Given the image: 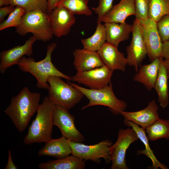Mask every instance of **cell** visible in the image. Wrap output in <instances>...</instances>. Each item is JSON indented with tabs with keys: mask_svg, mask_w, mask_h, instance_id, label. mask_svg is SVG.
I'll list each match as a JSON object with an SVG mask.
<instances>
[{
	"mask_svg": "<svg viewBox=\"0 0 169 169\" xmlns=\"http://www.w3.org/2000/svg\"><path fill=\"white\" fill-rule=\"evenodd\" d=\"M55 105L48 96L44 98L35 118L28 127V133L23 139L25 144L46 143L52 138Z\"/></svg>",
	"mask_w": 169,
	"mask_h": 169,
	"instance_id": "cell-3",
	"label": "cell"
},
{
	"mask_svg": "<svg viewBox=\"0 0 169 169\" xmlns=\"http://www.w3.org/2000/svg\"><path fill=\"white\" fill-rule=\"evenodd\" d=\"M114 70L105 64L99 68L84 71H77L72 80L91 89H99L110 83Z\"/></svg>",
	"mask_w": 169,
	"mask_h": 169,
	"instance_id": "cell-10",
	"label": "cell"
},
{
	"mask_svg": "<svg viewBox=\"0 0 169 169\" xmlns=\"http://www.w3.org/2000/svg\"><path fill=\"white\" fill-rule=\"evenodd\" d=\"M136 18L142 25L146 24L149 18V0H134Z\"/></svg>",
	"mask_w": 169,
	"mask_h": 169,
	"instance_id": "cell-31",
	"label": "cell"
},
{
	"mask_svg": "<svg viewBox=\"0 0 169 169\" xmlns=\"http://www.w3.org/2000/svg\"><path fill=\"white\" fill-rule=\"evenodd\" d=\"M156 23L149 18L146 24H142L147 55L151 61L157 58L162 57V42L157 30Z\"/></svg>",
	"mask_w": 169,
	"mask_h": 169,
	"instance_id": "cell-15",
	"label": "cell"
},
{
	"mask_svg": "<svg viewBox=\"0 0 169 169\" xmlns=\"http://www.w3.org/2000/svg\"><path fill=\"white\" fill-rule=\"evenodd\" d=\"M132 37L130 45L126 48L128 64L137 72L147 55L144 41L143 28L138 20L135 19L133 24Z\"/></svg>",
	"mask_w": 169,
	"mask_h": 169,
	"instance_id": "cell-9",
	"label": "cell"
},
{
	"mask_svg": "<svg viewBox=\"0 0 169 169\" xmlns=\"http://www.w3.org/2000/svg\"><path fill=\"white\" fill-rule=\"evenodd\" d=\"M15 7L16 6L11 4L1 7L0 8V22L1 23L3 21L6 16L12 13Z\"/></svg>",
	"mask_w": 169,
	"mask_h": 169,
	"instance_id": "cell-34",
	"label": "cell"
},
{
	"mask_svg": "<svg viewBox=\"0 0 169 169\" xmlns=\"http://www.w3.org/2000/svg\"><path fill=\"white\" fill-rule=\"evenodd\" d=\"M71 153L69 140L62 136L57 139L51 138L46 142L44 146L39 151L38 155L52 156L57 159L66 157Z\"/></svg>",
	"mask_w": 169,
	"mask_h": 169,
	"instance_id": "cell-20",
	"label": "cell"
},
{
	"mask_svg": "<svg viewBox=\"0 0 169 169\" xmlns=\"http://www.w3.org/2000/svg\"><path fill=\"white\" fill-rule=\"evenodd\" d=\"M162 59L161 57L157 58L149 64L141 65L133 80L142 84L149 90L154 88Z\"/></svg>",
	"mask_w": 169,
	"mask_h": 169,
	"instance_id": "cell-18",
	"label": "cell"
},
{
	"mask_svg": "<svg viewBox=\"0 0 169 169\" xmlns=\"http://www.w3.org/2000/svg\"><path fill=\"white\" fill-rule=\"evenodd\" d=\"M161 61L158 75L154 88L158 96L160 106L163 108H166L169 104V91L168 79L169 77L166 69Z\"/></svg>",
	"mask_w": 169,
	"mask_h": 169,
	"instance_id": "cell-24",
	"label": "cell"
},
{
	"mask_svg": "<svg viewBox=\"0 0 169 169\" xmlns=\"http://www.w3.org/2000/svg\"><path fill=\"white\" fill-rule=\"evenodd\" d=\"M74 120L75 117L69 113L68 110L55 105L53 116L54 125L60 130L62 136L68 140L82 143L85 138L76 128Z\"/></svg>",
	"mask_w": 169,
	"mask_h": 169,
	"instance_id": "cell-11",
	"label": "cell"
},
{
	"mask_svg": "<svg viewBox=\"0 0 169 169\" xmlns=\"http://www.w3.org/2000/svg\"><path fill=\"white\" fill-rule=\"evenodd\" d=\"M161 57L165 59L169 58V39L162 43Z\"/></svg>",
	"mask_w": 169,
	"mask_h": 169,
	"instance_id": "cell-35",
	"label": "cell"
},
{
	"mask_svg": "<svg viewBox=\"0 0 169 169\" xmlns=\"http://www.w3.org/2000/svg\"><path fill=\"white\" fill-rule=\"evenodd\" d=\"M124 124L125 125L132 128L136 132L139 139L143 143L145 146L144 150H138V154L145 155L149 158L152 162L151 167L152 169H167L168 168L164 164L161 163L156 158L153 151L150 147L149 143V138L147 135L146 130L133 122L124 119Z\"/></svg>",
	"mask_w": 169,
	"mask_h": 169,
	"instance_id": "cell-22",
	"label": "cell"
},
{
	"mask_svg": "<svg viewBox=\"0 0 169 169\" xmlns=\"http://www.w3.org/2000/svg\"><path fill=\"white\" fill-rule=\"evenodd\" d=\"M158 32L162 43L169 39V15H165L157 22Z\"/></svg>",
	"mask_w": 169,
	"mask_h": 169,
	"instance_id": "cell-32",
	"label": "cell"
},
{
	"mask_svg": "<svg viewBox=\"0 0 169 169\" xmlns=\"http://www.w3.org/2000/svg\"><path fill=\"white\" fill-rule=\"evenodd\" d=\"M146 131L150 141L169 139V120L159 118L147 128Z\"/></svg>",
	"mask_w": 169,
	"mask_h": 169,
	"instance_id": "cell-26",
	"label": "cell"
},
{
	"mask_svg": "<svg viewBox=\"0 0 169 169\" xmlns=\"http://www.w3.org/2000/svg\"><path fill=\"white\" fill-rule=\"evenodd\" d=\"M89 0H59L57 6H62L74 15L90 16L92 11L88 6Z\"/></svg>",
	"mask_w": 169,
	"mask_h": 169,
	"instance_id": "cell-27",
	"label": "cell"
},
{
	"mask_svg": "<svg viewBox=\"0 0 169 169\" xmlns=\"http://www.w3.org/2000/svg\"><path fill=\"white\" fill-rule=\"evenodd\" d=\"M158 109L156 101L153 100L142 110L134 112L123 111L120 114L125 119L131 121L146 130L160 118Z\"/></svg>",
	"mask_w": 169,
	"mask_h": 169,
	"instance_id": "cell-14",
	"label": "cell"
},
{
	"mask_svg": "<svg viewBox=\"0 0 169 169\" xmlns=\"http://www.w3.org/2000/svg\"><path fill=\"white\" fill-rule=\"evenodd\" d=\"M61 78L56 76L49 77L47 82L49 87L48 96L56 105L69 110L79 103L84 95L77 89L64 81Z\"/></svg>",
	"mask_w": 169,
	"mask_h": 169,
	"instance_id": "cell-6",
	"label": "cell"
},
{
	"mask_svg": "<svg viewBox=\"0 0 169 169\" xmlns=\"http://www.w3.org/2000/svg\"><path fill=\"white\" fill-rule=\"evenodd\" d=\"M57 45L55 43L49 44L47 47L45 57L40 61H36L33 58L24 56L18 62V65L19 69L24 72L30 73L36 78V85L38 88L48 90L49 86L47 80L50 76H58L68 81L72 80V77L59 71L52 62V54Z\"/></svg>",
	"mask_w": 169,
	"mask_h": 169,
	"instance_id": "cell-2",
	"label": "cell"
},
{
	"mask_svg": "<svg viewBox=\"0 0 169 169\" xmlns=\"http://www.w3.org/2000/svg\"><path fill=\"white\" fill-rule=\"evenodd\" d=\"M134 0H121L101 18V22L123 23L125 22L126 18L131 15H135Z\"/></svg>",
	"mask_w": 169,
	"mask_h": 169,
	"instance_id": "cell-19",
	"label": "cell"
},
{
	"mask_svg": "<svg viewBox=\"0 0 169 169\" xmlns=\"http://www.w3.org/2000/svg\"><path fill=\"white\" fill-rule=\"evenodd\" d=\"M114 0H99L97 7L91 9L98 15L97 22L100 21L102 18L111 9Z\"/></svg>",
	"mask_w": 169,
	"mask_h": 169,
	"instance_id": "cell-33",
	"label": "cell"
},
{
	"mask_svg": "<svg viewBox=\"0 0 169 169\" xmlns=\"http://www.w3.org/2000/svg\"><path fill=\"white\" fill-rule=\"evenodd\" d=\"M10 4L19 6L26 12L39 10L47 13L48 0H10Z\"/></svg>",
	"mask_w": 169,
	"mask_h": 169,
	"instance_id": "cell-29",
	"label": "cell"
},
{
	"mask_svg": "<svg viewBox=\"0 0 169 169\" xmlns=\"http://www.w3.org/2000/svg\"><path fill=\"white\" fill-rule=\"evenodd\" d=\"M105 25L106 35V42L117 47L120 43L129 39L133 29V25L126 22L106 23Z\"/></svg>",
	"mask_w": 169,
	"mask_h": 169,
	"instance_id": "cell-21",
	"label": "cell"
},
{
	"mask_svg": "<svg viewBox=\"0 0 169 169\" xmlns=\"http://www.w3.org/2000/svg\"><path fill=\"white\" fill-rule=\"evenodd\" d=\"M26 13V11L23 8L16 6L7 18L1 23L0 31L10 27L16 28L19 25L23 16Z\"/></svg>",
	"mask_w": 169,
	"mask_h": 169,
	"instance_id": "cell-30",
	"label": "cell"
},
{
	"mask_svg": "<svg viewBox=\"0 0 169 169\" xmlns=\"http://www.w3.org/2000/svg\"><path fill=\"white\" fill-rule=\"evenodd\" d=\"M59 0H48L47 13H49L56 6Z\"/></svg>",
	"mask_w": 169,
	"mask_h": 169,
	"instance_id": "cell-37",
	"label": "cell"
},
{
	"mask_svg": "<svg viewBox=\"0 0 169 169\" xmlns=\"http://www.w3.org/2000/svg\"><path fill=\"white\" fill-rule=\"evenodd\" d=\"M97 52L104 64L113 70L125 71L127 60L118 47L106 42Z\"/></svg>",
	"mask_w": 169,
	"mask_h": 169,
	"instance_id": "cell-16",
	"label": "cell"
},
{
	"mask_svg": "<svg viewBox=\"0 0 169 169\" xmlns=\"http://www.w3.org/2000/svg\"><path fill=\"white\" fill-rule=\"evenodd\" d=\"M16 28V33L20 36L31 33L36 40L44 42L51 40L54 36L49 14L39 10L26 12Z\"/></svg>",
	"mask_w": 169,
	"mask_h": 169,
	"instance_id": "cell-4",
	"label": "cell"
},
{
	"mask_svg": "<svg viewBox=\"0 0 169 169\" xmlns=\"http://www.w3.org/2000/svg\"><path fill=\"white\" fill-rule=\"evenodd\" d=\"M67 82L80 90L89 100L88 104L82 107V110L91 106L103 105L108 107L114 114L118 115L127 108L126 103L118 99L114 94L111 83L106 87L96 90L84 88L69 81Z\"/></svg>",
	"mask_w": 169,
	"mask_h": 169,
	"instance_id": "cell-5",
	"label": "cell"
},
{
	"mask_svg": "<svg viewBox=\"0 0 169 169\" xmlns=\"http://www.w3.org/2000/svg\"><path fill=\"white\" fill-rule=\"evenodd\" d=\"M163 63L166 69L169 76V58L163 60Z\"/></svg>",
	"mask_w": 169,
	"mask_h": 169,
	"instance_id": "cell-38",
	"label": "cell"
},
{
	"mask_svg": "<svg viewBox=\"0 0 169 169\" xmlns=\"http://www.w3.org/2000/svg\"><path fill=\"white\" fill-rule=\"evenodd\" d=\"M71 155L84 161L90 160L97 163L103 158L107 162L110 161L109 147L112 142L109 140L102 141L94 145H88L69 140Z\"/></svg>",
	"mask_w": 169,
	"mask_h": 169,
	"instance_id": "cell-8",
	"label": "cell"
},
{
	"mask_svg": "<svg viewBox=\"0 0 169 169\" xmlns=\"http://www.w3.org/2000/svg\"><path fill=\"white\" fill-rule=\"evenodd\" d=\"M166 15H169V0H149V19L157 22Z\"/></svg>",
	"mask_w": 169,
	"mask_h": 169,
	"instance_id": "cell-28",
	"label": "cell"
},
{
	"mask_svg": "<svg viewBox=\"0 0 169 169\" xmlns=\"http://www.w3.org/2000/svg\"><path fill=\"white\" fill-rule=\"evenodd\" d=\"M85 166V161L72 155L38 165L40 169H83Z\"/></svg>",
	"mask_w": 169,
	"mask_h": 169,
	"instance_id": "cell-23",
	"label": "cell"
},
{
	"mask_svg": "<svg viewBox=\"0 0 169 169\" xmlns=\"http://www.w3.org/2000/svg\"><path fill=\"white\" fill-rule=\"evenodd\" d=\"M101 22L100 21L97 22L96 30L91 36L81 40L83 49L97 52L106 42L105 28V24H102Z\"/></svg>",
	"mask_w": 169,
	"mask_h": 169,
	"instance_id": "cell-25",
	"label": "cell"
},
{
	"mask_svg": "<svg viewBox=\"0 0 169 169\" xmlns=\"http://www.w3.org/2000/svg\"><path fill=\"white\" fill-rule=\"evenodd\" d=\"M135 131L131 128L121 129L118 132L117 139L109 147L110 169H129L125 160L126 151L131 144L139 140Z\"/></svg>",
	"mask_w": 169,
	"mask_h": 169,
	"instance_id": "cell-7",
	"label": "cell"
},
{
	"mask_svg": "<svg viewBox=\"0 0 169 169\" xmlns=\"http://www.w3.org/2000/svg\"><path fill=\"white\" fill-rule=\"evenodd\" d=\"M10 5V0H0V7Z\"/></svg>",
	"mask_w": 169,
	"mask_h": 169,
	"instance_id": "cell-39",
	"label": "cell"
},
{
	"mask_svg": "<svg viewBox=\"0 0 169 169\" xmlns=\"http://www.w3.org/2000/svg\"><path fill=\"white\" fill-rule=\"evenodd\" d=\"M41 95L31 92L24 87L16 96L13 97L4 113L20 133L28 125L31 118L37 112L40 104Z\"/></svg>",
	"mask_w": 169,
	"mask_h": 169,
	"instance_id": "cell-1",
	"label": "cell"
},
{
	"mask_svg": "<svg viewBox=\"0 0 169 169\" xmlns=\"http://www.w3.org/2000/svg\"><path fill=\"white\" fill-rule=\"evenodd\" d=\"M18 167L13 162L11 151L10 150L8 151V157L7 163L4 169H17Z\"/></svg>",
	"mask_w": 169,
	"mask_h": 169,
	"instance_id": "cell-36",
	"label": "cell"
},
{
	"mask_svg": "<svg viewBox=\"0 0 169 169\" xmlns=\"http://www.w3.org/2000/svg\"><path fill=\"white\" fill-rule=\"evenodd\" d=\"M36 40L35 38L33 36L26 40L23 45L1 52L0 73L3 74L8 68L14 65H18L19 60L23 56H31L33 53V46Z\"/></svg>",
	"mask_w": 169,
	"mask_h": 169,
	"instance_id": "cell-12",
	"label": "cell"
},
{
	"mask_svg": "<svg viewBox=\"0 0 169 169\" xmlns=\"http://www.w3.org/2000/svg\"><path fill=\"white\" fill-rule=\"evenodd\" d=\"M51 27L53 35L60 38L67 35L75 22L74 15L62 6H57L50 13Z\"/></svg>",
	"mask_w": 169,
	"mask_h": 169,
	"instance_id": "cell-13",
	"label": "cell"
},
{
	"mask_svg": "<svg viewBox=\"0 0 169 169\" xmlns=\"http://www.w3.org/2000/svg\"><path fill=\"white\" fill-rule=\"evenodd\" d=\"M73 65L77 71H84L100 67L104 64L97 52L84 49L73 52Z\"/></svg>",
	"mask_w": 169,
	"mask_h": 169,
	"instance_id": "cell-17",
	"label": "cell"
}]
</instances>
